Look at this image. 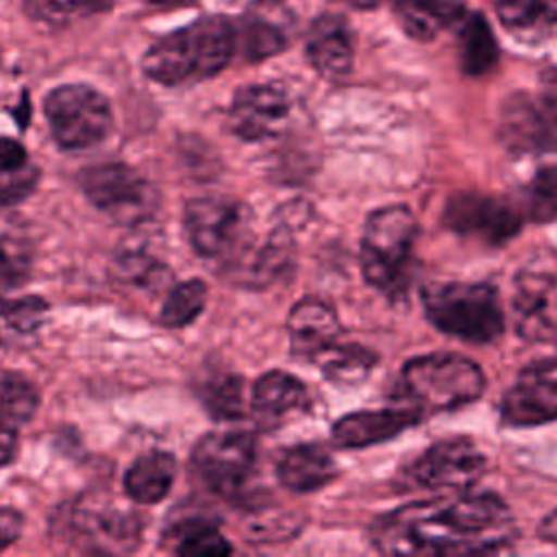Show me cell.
I'll return each instance as SVG.
<instances>
[{
	"label": "cell",
	"mask_w": 557,
	"mask_h": 557,
	"mask_svg": "<svg viewBox=\"0 0 557 557\" xmlns=\"http://www.w3.org/2000/svg\"><path fill=\"white\" fill-rule=\"evenodd\" d=\"M524 209L533 222L557 218V163L540 168L524 189Z\"/></svg>",
	"instance_id": "obj_35"
},
{
	"label": "cell",
	"mask_w": 557,
	"mask_h": 557,
	"mask_svg": "<svg viewBox=\"0 0 557 557\" xmlns=\"http://www.w3.org/2000/svg\"><path fill=\"white\" fill-rule=\"evenodd\" d=\"M113 261L122 283L157 289L159 285H165L170 281V270L139 246H126L124 250L120 248Z\"/></svg>",
	"instance_id": "obj_33"
},
{
	"label": "cell",
	"mask_w": 557,
	"mask_h": 557,
	"mask_svg": "<svg viewBox=\"0 0 557 557\" xmlns=\"http://www.w3.org/2000/svg\"><path fill=\"white\" fill-rule=\"evenodd\" d=\"M513 540V518L494 494H461L405 505L374 522L372 544L387 555L498 553Z\"/></svg>",
	"instance_id": "obj_1"
},
{
	"label": "cell",
	"mask_w": 557,
	"mask_h": 557,
	"mask_svg": "<svg viewBox=\"0 0 557 557\" xmlns=\"http://www.w3.org/2000/svg\"><path fill=\"white\" fill-rule=\"evenodd\" d=\"M48 305L39 296L2 298L0 296V326L9 333H30L39 326Z\"/></svg>",
	"instance_id": "obj_37"
},
{
	"label": "cell",
	"mask_w": 557,
	"mask_h": 557,
	"mask_svg": "<svg viewBox=\"0 0 557 557\" xmlns=\"http://www.w3.org/2000/svg\"><path fill=\"white\" fill-rule=\"evenodd\" d=\"M52 139L63 150H87L98 146L113 128L109 100L85 83L54 87L44 100Z\"/></svg>",
	"instance_id": "obj_8"
},
{
	"label": "cell",
	"mask_w": 557,
	"mask_h": 557,
	"mask_svg": "<svg viewBox=\"0 0 557 557\" xmlns=\"http://www.w3.org/2000/svg\"><path fill=\"white\" fill-rule=\"evenodd\" d=\"M17 429L20 424L0 409V468L11 463L17 453Z\"/></svg>",
	"instance_id": "obj_38"
},
{
	"label": "cell",
	"mask_w": 557,
	"mask_h": 557,
	"mask_svg": "<svg viewBox=\"0 0 557 557\" xmlns=\"http://www.w3.org/2000/svg\"><path fill=\"white\" fill-rule=\"evenodd\" d=\"M496 13L509 30H544L557 24V0H498Z\"/></svg>",
	"instance_id": "obj_31"
},
{
	"label": "cell",
	"mask_w": 557,
	"mask_h": 557,
	"mask_svg": "<svg viewBox=\"0 0 557 557\" xmlns=\"http://www.w3.org/2000/svg\"><path fill=\"white\" fill-rule=\"evenodd\" d=\"M289 348L296 357L315 359L322 350L333 346L339 335V320L335 309L320 298L298 300L287 315Z\"/></svg>",
	"instance_id": "obj_19"
},
{
	"label": "cell",
	"mask_w": 557,
	"mask_h": 557,
	"mask_svg": "<svg viewBox=\"0 0 557 557\" xmlns=\"http://www.w3.org/2000/svg\"><path fill=\"white\" fill-rule=\"evenodd\" d=\"M115 0H22L24 11L44 24L65 26L111 9Z\"/></svg>",
	"instance_id": "obj_32"
},
{
	"label": "cell",
	"mask_w": 557,
	"mask_h": 557,
	"mask_svg": "<svg viewBox=\"0 0 557 557\" xmlns=\"http://www.w3.org/2000/svg\"><path fill=\"white\" fill-rule=\"evenodd\" d=\"M398 389L407 407L424 413L455 411L485 392L481 366L463 355L431 352L403 366Z\"/></svg>",
	"instance_id": "obj_3"
},
{
	"label": "cell",
	"mask_w": 557,
	"mask_h": 557,
	"mask_svg": "<svg viewBox=\"0 0 557 557\" xmlns=\"http://www.w3.org/2000/svg\"><path fill=\"white\" fill-rule=\"evenodd\" d=\"M416 235V218L405 205H389L370 213L361 235L359 259L361 272L372 287L385 294L405 289Z\"/></svg>",
	"instance_id": "obj_5"
},
{
	"label": "cell",
	"mask_w": 557,
	"mask_h": 557,
	"mask_svg": "<svg viewBox=\"0 0 557 557\" xmlns=\"http://www.w3.org/2000/svg\"><path fill=\"white\" fill-rule=\"evenodd\" d=\"M540 535H542V540L557 544V509L550 511V513L540 522Z\"/></svg>",
	"instance_id": "obj_40"
},
{
	"label": "cell",
	"mask_w": 557,
	"mask_h": 557,
	"mask_svg": "<svg viewBox=\"0 0 557 557\" xmlns=\"http://www.w3.org/2000/svg\"><path fill=\"white\" fill-rule=\"evenodd\" d=\"M422 413L411 407L366 409L339 418L331 429V440L337 448H366L396 437L405 429L420 422Z\"/></svg>",
	"instance_id": "obj_17"
},
{
	"label": "cell",
	"mask_w": 557,
	"mask_h": 557,
	"mask_svg": "<svg viewBox=\"0 0 557 557\" xmlns=\"http://www.w3.org/2000/svg\"><path fill=\"white\" fill-rule=\"evenodd\" d=\"M176 459L168 450H148L139 455L124 474V492L133 503H161L174 483Z\"/></svg>",
	"instance_id": "obj_23"
},
{
	"label": "cell",
	"mask_w": 557,
	"mask_h": 557,
	"mask_svg": "<svg viewBox=\"0 0 557 557\" xmlns=\"http://www.w3.org/2000/svg\"><path fill=\"white\" fill-rule=\"evenodd\" d=\"M33 270V250L20 235L0 237V292L20 287Z\"/></svg>",
	"instance_id": "obj_36"
},
{
	"label": "cell",
	"mask_w": 557,
	"mask_h": 557,
	"mask_svg": "<svg viewBox=\"0 0 557 557\" xmlns=\"http://www.w3.org/2000/svg\"><path fill=\"white\" fill-rule=\"evenodd\" d=\"M78 185L85 198L120 226H139L159 209V189L141 172L120 161L83 168Z\"/></svg>",
	"instance_id": "obj_7"
},
{
	"label": "cell",
	"mask_w": 557,
	"mask_h": 557,
	"mask_svg": "<svg viewBox=\"0 0 557 557\" xmlns=\"http://www.w3.org/2000/svg\"><path fill=\"white\" fill-rule=\"evenodd\" d=\"M459 26V65L470 76L490 72L498 61V46L490 24L479 13H466Z\"/></svg>",
	"instance_id": "obj_25"
},
{
	"label": "cell",
	"mask_w": 557,
	"mask_h": 557,
	"mask_svg": "<svg viewBox=\"0 0 557 557\" xmlns=\"http://www.w3.org/2000/svg\"><path fill=\"white\" fill-rule=\"evenodd\" d=\"M39 183V168L26 148L11 137H0V205L11 207L26 200Z\"/></svg>",
	"instance_id": "obj_24"
},
{
	"label": "cell",
	"mask_w": 557,
	"mask_h": 557,
	"mask_svg": "<svg viewBox=\"0 0 557 557\" xmlns=\"http://www.w3.org/2000/svg\"><path fill=\"white\" fill-rule=\"evenodd\" d=\"M20 529H22L20 513L13 509H0V550L17 540Z\"/></svg>",
	"instance_id": "obj_39"
},
{
	"label": "cell",
	"mask_w": 557,
	"mask_h": 557,
	"mask_svg": "<svg viewBox=\"0 0 557 557\" xmlns=\"http://www.w3.org/2000/svg\"><path fill=\"white\" fill-rule=\"evenodd\" d=\"M305 50L313 70L329 81H339L352 70V35L337 15H322L311 24Z\"/></svg>",
	"instance_id": "obj_20"
},
{
	"label": "cell",
	"mask_w": 557,
	"mask_h": 557,
	"mask_svg": "<svg viewBox=\"0 0 557 557\" xmlns=\"http://www.w3.org/2000/svg\"><path fill=\"white\" fill-rule=\"evenodd\" d=\"M39 405V394L33 381L22 374L7 372L0 376V409L17 424L28 422Z\"/></svg>",
	"instance_id": "obj_34"
},
{
	"label": "cell",
	"mask_w": 557,
	"mask_h": 557,
	"mask_svg": "<svg viewBox=\"0 0 557 557\" xmlns=\"http://www.w3.org/2000/svg\"><path fill=\"white\" fill-rule=\"evenodd\" d=\"M315 359H320L324 376L335 385H359L376 363V355L359 344H333Z\"/></svg>",
	"instance_id": "obj_27"
},
{
	"label": "cell",
	"mask_w": 557,
	"mask_h": 557,
	"mask_svg": "<svg viewBox=\"0 0 557 557\" xmlns=\"http://www.w3.org/2000/svg\"><path fill=\"white\" fill-rule=\"evenodd\" d=\"M487 459L470 437H448L429 446L403 472L409 490L461 492L485 472Z\"/></svg>",
	"instance_id": "obj_10"
},
{
	"label": "cell",
	"mask_w": 557,
	"mask_h": 557,
	"mask_svg": "<svg viewBox=\"0 0 557 557\" xmlns=\"http://www.w3.org/2000/svg\"><path fill=\"white\" fill-rule=\"evenodd\" d=\"M337 476V466L322 444H296L276 459V479L292 492H315Z\"/></svg>",
	"instance_id": "obj_21"
},
{
	"label": "cell",
	"mask_w": 557,
	"mask_h": 557,
	"mask_svg": "<svg viewBox=\"0 0 557 557\" xmlns=\"http://www.w3.org/2000/svg\"><path fill=\"white\" fill-rule=\"evenodd\" d=\"M257 459V442L246 431H213L191 450L196 479L213 494L235 498L244 492Z\"/></svg>",
	"instance_id": "obj_9"
},
{
	"label": "cell",
	"mask_w": 557,
	"mask_h": 557,
	"mask_svg": "<svg viewBox=\"0 0 557 557\" xmlns=\"http://www.w3.org/2000/svg\"><path fill=\"white\" fill-rule=\"evenodd\" d=\"M307 405V385L285 370H270L261 374L250 392V413L261 431L283 426L289 416L302 411Z\"/></svg>",
	"instance_id": "obj_16"
},
{
	"label": "cell",
	"mask_w": 557,
	"mask_h": 557,
	"mask_svg": "<svg viewBox=\"0 0 557 557\" xmlns=\"http://www.w3.org/2000/svg\"><path fill=\"white\" fill-rule=\"evenodd\" d=\"M235 50L233 22L224 15H205L152 41L141 57V70L165 87L191 85L220 74Z\"/></svg>",
	"instance_id": "obj_2"
},
{
	"label": "cell",
	"mask_w": 557,
	"mask_h": 557,
	"mask_svg": "<svg viewBox=\"0 0 557 557\" xmlns=\"http://www.w3.org/2000/svg\"><path fill=\"white\" fill-rule=\"evenodd\" d=\"M235 46L242 48L248 61H261L278 54L287 46V35L278 22L270 20L268 9L250 7L239 26H235Z\"/></svg>",
	"instance_id": "obj_26"
},
{
	"label": "cell",
	"mask_w": 557,
	"mask_h": 557,
	"mask_svg": "<svg viewBox=\"0 0 557 557\" xmlns=\"http://www.w3.org/2000/svg\"><path fill=\"white\" fill-rule=\"evenodd\" d=\"M172 542L176 555L187 557H218L233 553L228 540L220 533L218 524L207 518H187L172 529Z\"/></svg>",
	"instance_id": "obj_28"
},
{
	"label": "cell",
	"mask_w": 557,
	"mask_h": 557,
	"mask_svg": "<svg viewBox=\"0 0 557 557\" xmlns=\"http://www.w3.org/2000/svg\"><path fill=\"white\" fill-rule=\"evenodd\" d=\"M200 400L215 420H239L244 416V381L237 374H218L202 383Z\"/></svg>",
	"instance_id": "obj_30"
},
{
	"label": "cell",
	"mask_w": 557,
	"mask_h": 557,
	"mask_svg": "<svg viewBox=\"0 0 557 557\" xmlns=\"http://www.w3.org/2000/svg\"><path fill=\"white\" fill-rule=\"evenodd\" d=\"M513 324L524 339L557 337V276L546 272H522L511 294Z\"/></svg>",
	"instance_id": "obj_15"
},
{
	"label": "cell",
	"mask_w": 557,
	"mask_h": 557,
	"mask_svg": "<svg viewBox=\"0 0 557 557\" xmlns=\"http://www.w3.org/2000/svg\"><path fill=\"white\" fill-rule=\"evenodd\" d=\"M207 305V283L200 278H189L176 283L168 289L161 309L159 324L165 329H183L191 324Z\"/></svg>",
	"instance_id": "obj_29"
},
{
	"label": "cell",
	"mask_w": 557,
	"mask_h": 557,
	"mask_svg": "<svg viewBox=\"0 0 557 557\" xmlns=\"http://www.w3.org/2000/svg\"><path fill=\"white\" fill-rule=\"evenodd\" d=\"M500 137L516 150L557 152V74L537 94H511L500 109Z\"/></svg>",
	"instance_id": "obj_11"
},
{
	"label": "cell",
	"mask_w": 557,
	"mask_h": 557,
	"mask_svg": "<svg viewBox=\"0 0 557 557\" xmlns=\"http://www.w3.org/2000/svg\"><path fill=\"white\" fill-rule=\"evenodd\" d=\"M442 220L457 235L490 246L509 242L522 226V213L509 200L481 191H459L450 196Z\"/></svg>",
	"instance_id": "obj_12"
},
{
	"label": "cell",
	"mask_w": 557,
	"mask_h": 557,
	"mask_svg": "<svg viewBox=\"0 0 557 557\" xmlns=\"http://www.w3.org/2000/svg\"><path fill=\"white\" fill-rule=\"evenodd\" d=\"M294 259V239L287 224L276 226L265 242L252 244L224 274L244 287H268L281 278Z\"/></svg>",
	"instance_id": "obj_18"
},
{
	"label": "cell",
	"mask_w": 557,
	"mask_h": 557,
	"mask_svg": "<svg viewBox=\"0 0 557 557\" xmlns=\"http://www.w3.org/2000/svg\"><path fill=\"white\" fill-rule=\"evenodd\" d=\"M396 20L403 30L418 39L431 41L442 30L457 26L466 15L463 0H392Z\"/></svg>",
	"instance_id": "obj_22"
},
{
	"label": "cell",
	"mask_w": 557,
	"mask_h": 557,
	"mask_svg": "<svg viewBox=\"0 0 557 557\" xmlns=\"http://www.w3.org/2000/svg\"><path fill=\"white\" fill-rule=\"evenodd\" d=\"M289 96L274 83H255L237 89L228 109V126L244 141H263L281 135L289 122Z\"/></svg>",
	"instance_id": "obj_14"
},
{
	"label": "cell",
	"mask_w": 557,
	"mask_h": 557,
	"mask_svg": "<svg viewBox=\"0 0 557 557\" xmlns=\"http://www.w3.org/2000/svg\"><path fill=\"white\" fill-rule=\"evenodd\" d=\"M422 305L435 329L470 344H490L505 329L500 298L490 283H431L422 289Z\"/></svg>",
	"instance_id": "obj_4"
},
{
	"label": "cell",
	"mask_w": 557,
	"mask_h": 557,
	"mask_svg": "<svg viewBox=\"0 0 557 557\" xmlns=\"http://www.w3.org/2000/svg\"><path fill=\"white\" fill-rule=\"evenodd\" d=\"M557 420V357L524 366L500 400L505 426H537Z\"/></svg>",
	"instance_id": "obj_13"
},
{
	"label": "cell",
	"mask_w": 557,
	"mask_h": 557,
	"mask_svg": "<svg viewBox=\"0 0 557 557\" xmlns=\"http://www.w3.org/2000/svg\"><path fill=\"white\" fill-rule=\"evenodd\" d=\"M150 7H157V9H176V7H183V4H189L191 0H141Z\"/></svg>",
	"instance_id": "obj_41"
},
{
	"label": "cell",
	"mask_w": 557,
	"mask_h": 557,
	"mask_svg": "<svg viewBox=\"0 0 557 557\" xmlns=\"http://www.w3.org/2000/svg\"><path fill=\"white\" fill-rule=\"evenodd\" d=\"M185 235L202 259L218 261L226 270L252 244V211L228 196H200L185 205Z\"/></svg>",
	"instance_id": "obj_6"
}]
</instances>
